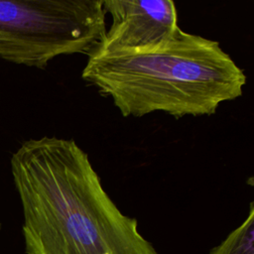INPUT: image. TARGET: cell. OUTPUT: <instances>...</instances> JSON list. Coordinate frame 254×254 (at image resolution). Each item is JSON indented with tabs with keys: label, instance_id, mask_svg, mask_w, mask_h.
Here are the masks:
<instances>
[{
	"label": "cell",
	"instance_id": "obj_1",
	"mask_svg": "<svg viewBox=\"0 0 254 254\" xmlns=\"http://www.w3.org/2000/svg\"><path fill=\"white\" fill-rule=\"evenodd\" d=\"M10 163L27 254H159L73 139H30Z\"/></svg>",
	"mask_w": 254,
	"mask_h": 254
},
{
	"label": "cell",
	"instance_id": "obj_4",
	"mask_svg": "<svg viewBox=\"0 0 254 254\" xmlns=\"http://www.w3.org/2000/svg\"><path fill=\"white\" fill-rule=\"evenodd\" d=\"M103 8L111 17V25L95 50L155 46L180 28L177 7L171 0H103Z\"/></svg>",
	"mask_w": 254,
	"mask_h": 254
},
{
	"label": "cell",
	"instance_id": "obj_5",
	"mask_svg": "<svg viewBox=\"0 0 254 254\" xmlns=\"http://www.w3.org/2000/svg\"><path fill=\"white\" fill-rule=\"evenodd\" d=\"M209 254H254V203L250 202L249 212L244 221L230 232Z\"/></svg>",
	"mask_w": 254,
	"mask_h": 254
},
{
	"label": "cell",
	"instance_id": "obj_3",
	"mask_svg": "<svg viewBox=\"0 0 254 254\" xmlns=\"http://www.w3.org/2000/svg\"><path fill=\"white\" fill-rule=\"evenodd\" d=\"M106 31L103 0H0V58L45 68L60 57H87Z\"/></svg>",
	"mask_w": 254,
	"mask_h": 254
},
{
	"label": "cell",
	"instance_id": "obj_2",
	"mask_svg": "<svg viewBox=\"0 0 254 254\" xmlns=\"http://www.w3.org/2000/svg\"><path fill=\"white\" fill-rule=\"evenodd\" d=\"M81 77L124 117L163 112L177 119L214 114L222 103L240 97L247 82L217 41L181 28L155 46L95 50Z\"/></svg>",
	"mask_w": 254,
	"mask_h": 254
}]
</instances>
